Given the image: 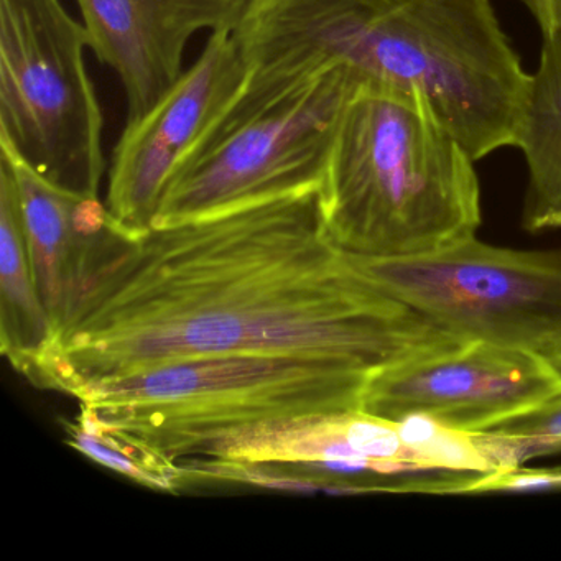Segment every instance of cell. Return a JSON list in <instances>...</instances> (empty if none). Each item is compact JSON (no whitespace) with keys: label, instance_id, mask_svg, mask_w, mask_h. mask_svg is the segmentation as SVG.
Instances as JSON below:
<instances>
[{"label":"cell","instance_id":"obj_1","mask_svg":"<svg viewBox=\"0 0 561 561\" xmlns=\"http://www.w3.org/2000/svg\"><path fill=\"white\" fill-rule=\"evenodd\" d=\"M465 343L383 294L324 229L314 195L88 238L35 386L75 397L152 367L294 354L376 374Z\"/></svg>","mask_w":561,"mask_h":561},{"label":"cell","instance_id":"obj_2","mask_svg":"<svg viewBox=\"0 0 561 561\" xmlns=\"http://www.w3.org/2000/svg\"><path fill=\"white\" fill-rule=\"evenodd\" d=\"M244 113L331 68L423 94L479 162L515 147L525 71L492 0H251L232 31Z\"/></svg>","mask_w":561,"mask_h":561},{"label":"cell","instance_id":"obj_3","mask_svg":"<svg viewBox=\"0 0 561 561\" xmlns=\"http://www.w3.org/2000/svg\"><path fill=\"white\" fill-rule=\"evenodd\" d=\"M474 163L423 94L360 81L317 193L321 221L354 257L410 259L449 248L481 228Z\"/></svg>","mask_w":561,"mask_h":561},{"label":"cell","instance_id":"obj_4","mask_svg":"<svg viewBox=\"0 0 561 561\" xmlns=\"http://www.w3.org/2000/svg\"><path fill=\"white\" fill-rule=\"evenodd\" d=\"M373 376L294 354H221L94 383L75 399L107 428L180 462L229 433L357 412Z\"/></svg>","mask_w":561,"mask_h":561},{"label":"cell","instance_id":"obj_5","mask_svg":"<svg viewBox=\"0 0 561 561\" xmlns=\"http://www.w3.org/2000/svg\"><path fill=\"white\" fill-rule=\"evenodd\" d=\"M360 81L350 68H331L222 117L170 180L152 228L318 193L341 114Z\"/></svg>","mask_w":561,"mask_h":561},{"label":"cell","instance_id":"obj_6","mask_svg":"<svg viewBox=\"0 0 561 561\" xmlns=\"http://www.w3.org/2000/svg\"><path fill=\"white\" fill-rule=\"evenodd\" d=\"M87 28L61 0H0V152L44 179L100 195L104 114Z\"/></svg>","mask_w":561,"mask_h":561},{"label":"cell","instance_id":"obj_7","mask_svg":"<svg viewBox=\"0 0 561 561\" xmlns=\"http://www.w3.org/2000/svg\"><path fill=\"white\" fill-rule=\"evenodd\" d=\"M354 261L383 294L458 340L541 356L561 341V251L499 248L474 236L419 257Z\"/></svg>","mask_w":561,"mask_h":561},{"label":"cell","instance_id":"obj_8","mask_svg":"<svg viewBox=\"0 0 561 561\" xmlns=\"http://www.w3.org/2000/svg\"><path fill=\"white\" fill-rule=\"evenodd\" d=\"M558 400L561 377L547 357L465 341L374 374L360 412L389 422L428 416L461 432L485 433Z\"/></svg>","mask_w":561,"mask_h":561},{"label":"cell","instance_id":"obj_9","mask_svg":"<svg viewBox=\"0 0 561 561\" xmlns=\"http://www.w3.org/2000/svg\"><path fill=\"white\" fill-rule=\"evenodd\" d=\"M248 65L229 31L209 34L198 60L136 123L126 124L107 169L106 205L134 229L152 228L163 192L232 106Z\"/></svg>","mask_w":561,"mask_h":561},{"label":"cell","instance_id":"obj_10","mask_svg":"<svg viewBox=\"0 0 561 561\" xmlns=\"http://www.w3.org/2000/svg\"><path fill=\"white\" fill-rule=\"evenodd\" d=\"M198 458L323 469L334 479V494L448 495L458 482L456 472L426 466L407 445L399 423L360 410L229 433Z\"/></svg>","mask_w":561,"mask_h":561},{"label":"cell","instance_id":"obj_11","mask_svg":"<svg viewBox=\"0 0 561 561\" xmlns=\"http://www.w3.org/2000/svg\"><path fill=\"white\" fill-rule=\"evenodd\" d=\"M90 50L119 78L126 124L146 116L182 78L199 32L234 31L251 0H77Z\"/></svg>","mask_w":561,"mask_h":561},{"label":"cell","instance_id":"obj_12","mask_svg":"<svg viewBox=\"0 0 561 561\" xmlns=\"http://www.w3.org/2000/svg\"><path fill=\"white\" fill-rule=\"evenodd\" d=\"M11 160L38 290L57 328L77 284L84 244L110 219L111 211L100 195L64 188L24 163Z\"/></svg>","mask_w":561,"mask_h":561},{"label":"cell","instance_id":"obj_13","mask_svg":"<svg viewBox=\"0 0 561 561\" xmlns=\"http://www.w3.org/2000/svg\"><path fill=\"white\" fill-rule=\"evenodd\" d=\"M54 334L28 251L14 163L0 152V351L34 383Z\"/></svg>","mask_w":561,"mask_h":561},{"label":"cell","instance_id":"obj_14","mask_svg":"<svg viewBox=\"0 0 561 561\" xmlns=\"http://www.w3.org/2000/svg\"><path fill=\"white\" fill-rule=\"evenodd\" d=\"M514 149L527 163L522 228L561 229V31L541 35Z\"/></svg>","mask_w":561,"mask_h":561},{"label":"cell","instance_id":"obj_15","mask_svg":"<svg viewBox=\"0 0 561 561\" xmlns=\"http://www.w3.org/2000/svg\"><path fill=\"white\" fill-rule=\"evenodd\" d=\"M64 428L68 445L139 484L172 492L183 488L179 462L169 461L124 433L107 428L84 407L77 419L64 423Z\"/></svg>","mask_w":561,"mask_h":561},{"label":"cell","instance_id":"obj_16","mask_svg":"<svg viewBox=\"0 0 561 561\" xmlns=\"http://www.w3.org/2000/svg\"><path fill=\"white\" fill-rule=\"evenodd\" d=\"M397 423L407 445L426 466L472 474L494 471L479 433L461 432L428 416H409Z\"/></svg>","mask_w":561,"mask_h":561},{"label":"cell","instance_id":"obj_17","mask_svg":"<svg viewBox=\"0 0 561 561\" xmlns=\"http://www.w3.org/2000/svg\"><path fill=\"white\" fill-rule=\"evenodd\" d=\"M541 494L561 492V468H528L525 465L505 466L478 476L466 494Z\"/></svg>","mask_w":561,"mask_h":561},{"label":"cell","instance_id":"obj_18","mask_svg":"<svg viewBox=\"0 0 561 561\" xmlns=\"http://www.w3.org/2000/svg\"><path fill=\"white\" fill-rule=\"evenodd\" d=\"M543 356L547 357L548 363L561 377V341L550 347ZM485 433L538 436V438L548 439L553 445L554 453H561V400L543 407V409L517 416L511 422L502 423V425L495 426L494 430Z\"/></svg>","mask_w":561,"mask_h":561},{"label":"cell","instance_id":"obj_19","mask_svg":"<svg viewBox=\"0 0 561 561\" xmlns=\"http://www.w3.org/2000/svg\"><path fill=\"white\" fill-rule=\"evenodd\" d=\"M541 35L561 31V0H520Z\"/></svg>","mask_w":561,"mask_h":561}]
</instances>
